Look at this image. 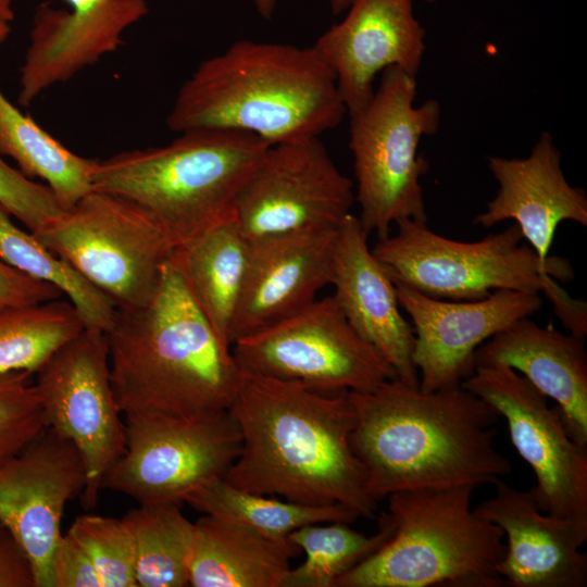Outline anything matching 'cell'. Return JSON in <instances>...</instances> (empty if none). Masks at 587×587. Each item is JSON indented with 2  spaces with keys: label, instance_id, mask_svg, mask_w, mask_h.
I'll return each instance as SVG.
<instances>
[{
  "label": "cell",
  "instance_id": "6da1fadb",
  "mask_svg": "<svg viewBox=\"0 0 587 587\" xmlns=\"http://www.w3.org/2000/svg\"><path fill=\"white\" fill-rule=\"evenodd\" d=\"M228 411L241 446L225 482L309 505L340 504L373 519L377 502L351 445L355 415L348 392L324 394L296 382L240 371Z\"/></svg>",
  "mask_w": 587,
  "mask_h": 587
},
{
  "label": "cell",
  "instance_id": "7a4b0ae2",
  "mask_svg": "<svg viewBox=\"0 0 587 587\" xmlns=\"http://www.w3.org/2000/svg\"><path fill=\"white\" fill-rule=\"evenodd\" d=\"M348 397L352 449L376 502L397 491L492 484L512 471L495 448L499 413L461 385L424 392L392 378Z\"/></svg>",
  "mask_w": 587,
  "mask_h": 587
},
{
  "label": "cell",
  "instance_id": "3957f363",
  "mask_svg": "<svg viewBox=\"0 0 587 587\" xmlns=\"http://www.w3.org/2000/svg\"><path fill=\"white\" fill-rule=\"evenodd\" d=\"M111 384L123 414L228 410L240 379L225 346L170 260L147 303L118 310L105 332Z\"/></svg>",
  "mask_w": 587,
  "mask_h": 587
},
{
  "label": "cell",
  "instance_id": "277c9868",
  "mask_svg": "<svg viewBox=\"0 0 587 587\" xmlns=\"http://www.w3.org/2000/svg\"><path fill=\"white\" fill-rule=\"evenodd\" d=\"M346 115L336 77L313 46L241 39L197 66L166 124L176 133L243 132L273 146L319 137Z\"/></svg>",
  "mask_w": 587,
  "mask_h": 587
},
{
  "label": "cell",
  "instance_id": "5b68a950",
  "mask_svg": "<svg viewBox=\"0 0 587 587\" xmlns=\"http://www.w3.org/2000/svg\"><path fill=\"white\" fill-rule=\"evenodd\" d=\"M162 147L96 160L92 189L146 213L176 248L234 215L237 197L270 145L237 130L178 133Z\"/></svg>",
  "mask_w": 587,
  "mask_h": 587
},
{
  "label": "cell",
  "instance_id": "8992f818",
  "mask_svg": "<svg viewBox=\"0 0 587 587\" xmlns=\"http://www.w3.org/2000/svg\"><path fill=\"white\" fill-rule=\"evenodd\" d=\"M476 487L397 491L387 497L395 529L335 587H503L504 534L472 508Z\"/></svg>",
  "mask_w": 587,
  "mask_h": 587
},
{
  "label": "cell",
  "instance_id": "52a82bcc",
  "mask_svg": "<svg viewBox=\"0 0 587 587\" xmlns=\"http://www.w3.org/2000/svg\"><path fill=\"white\" fill-rule=\"evenodd\" d=\"M395 225L373 254L395 285L433 298L479 300L496 290L542 291L548 298L560 286L554 278L574 277L566 259L541 262L515 223L474 242L442 237L410 218Z\"/></svg>",
  "mask_w": 587,
  "mask_h": 587
},
{
  "label": "cell",
  "instance_id": "ba28073f",
  "mask_svg": "<svg viewBox=\"0 0 587 587\" xmlns=\"http://www.w3.org/2000/svg\"><path fill=\"white\" fill-rule=\"evenodd\" d=\"M415 97V76L388 67L369 103L349 115L358 218L378 239L399 221L427 223L420 178L428 164L417 148L423 136L436 134L441 110L433 99L416 107Z\"/></svg>",
  "mask_w": 587,
  "mask_h": 587
},
{
  "label": "cell",
  "instance_id": "9c48e42d",
  "mask_svg": "<svg viewBox=\"0 0 587 587\" xmlns=\"http://www.w3.org/2000/svg\"><path fill=\"white\" fill-rule=\"evenodd\" d=\"M33 234L118 310L149 301L175 249L146 213L96 189Z\"/></svg>",
  "mask_w": 587,
  "mask_h": 587
},
{
  "label": "cell",
  "instance_id": "30bf717a",
  "mask_svg": "<svg viewBox=\"0 0 587 587\" xmlns=\"http://www.w3.org/2000/svg\"><path fill=\"white\" fill-rule=\"evenodd\" d=\"M125 449L101 489L138 504L182 505L197 488L223 478L241 446L228 410L189 415H125Z\"/></svg>",
  "mask_w": 587,
  "mask_h": 587
},
{
  "label": "cell",
  "instance_id": "8fae6325",
  "mask_svg": "<svg viewBox=\"0 0 587 587\" xmlns=\"http://www.w3.org/2000/svg\"><path fill=\"white\" fill-rule=\"evenodd\" d=\"M232 353L242 372L296 382L324 394L367 392L398 378L384 357L351 327L332 296L237 339Z\"/></svg>",
  "mask_w": 587,
  "mask_h": 587
},
{
  "label": "cell",
  "instance_id": "7c38bea8",
  "mask_svg": "<svg viewBox=\"0 0 587 587\" xmlns=\"http://www.w3.org/2000/svg\"><path fill=\"white\" fill-rule=\"evenodd\" d=\"M36 375L46 425L70 440L84 461L82 503L92 509L103 477L125 449V422L111 384L105 333L85 327Z\"/></svg>",
  "mask_w": 587,
  "mask_h": 587
},
{
  "label": "cell",
  "instance_id": "4fadbf2b",
  "mask_svg": "<svg viewBox=\"0 0 587 587\" xmlns=\"http://www.w3.org/2000/svg\"><path fill=\"white\" fill-rule=\"evenodd\" d=\"M461 386L488 402L535 473L529 490L552 516L587 522V447L569 435L561 413L525 376L507 366H476Z\"/></svg>",
  "mask_w": 587,
  "mask_h": 587
},
{
  "label": "cell",
  "instance_id": "5bb4252c",
  "mask_svg": "<svg viewBox=\"0 0 587 587\" xmlns=\"http://www.w3.org/2000/svg\"><path fill=\"white\" fill-rule=\"evenodd\" d=\"M355 201L354 185L319 137L270 146L241 188L234 215L248 240L337 228Z\"/></svg>",
  "mask_w": 587,
  "mask_h": 587
},
{
  "label": "cell",
  "instance_id": "9a60e30c",
  "mask_svg": "<svg viewBox=\"0 0 587 587\" xmlns=\"http://www.w3.org/2000/svg\"><path fill=\"white\" fill-rule=\"evenodd\" d=\"M76 447L46 428L0 463V524L27 559L35 587H52L51 563L66 504L86 486Z\"/></svg>",
  "mask_w": 587,
  "mask_h": 587
},
{
  "label": "cell",
  "instance_id": "2e32d148",
  "mask_svg": "<svg viewBox=\"0 0 587 587\" xmlns=\"http://www.w3.org/2000/svg\"><path fill=\"white\" fill-rule=\"evenodd\" d=\"M395 286L400 308L412 322V360L424 392L460 386L474 372V354L482 344L542 304L537 292L496 290L479 300L445 301Z\"/></svg>",
  "mask_w": 587,
  "mask_h": 587
},
{
  "label": "cell",
  "instance_id": "e0dca14e",
  "mask_svg": "<svg viewBox=\"0 0 587 587\" xmlns=\"http://www.w3.org/2000/svg\"><path fill=\"white\" fill-rule=\"evenodd\" d=\"M346 11L313 47L333 71L352 115L373 97L378 73L395 66L416 77L426 32L414 15L413 0H352Z\"/></svg>",
  "mask_w": 587,
  "mask_h": 587
},
{
  "label": "cell",
  "instance_id": "ac0fdd59",
  "mask_svg": "<svg viewBox=\"0 0 587 587\" xmlns=\"http://www.w3.org/2000/svg\"><path fill=\"white\" fill-rule=\"evenodd\" d=\"M68 9L40 3L21 67L17 101L30 105L122 43L124 32L149 12L147 0H63Z\"/></svg>",
  "mask_w": 587,
  "mask_h": 587
},
{
  "label": "cell",
  "instance_id": "d6986e66",
  "mask_svg": "<svg viewBox=\"0 0 587 587\" xmlns=\"http://www.w3.org/2000/svg\"><path fill=\"white\" fill-rule=\"evenodd\" d=\"M337 228H310L249 240L230 344L299 312L330 285Z\"/></svg>",
  "mask_w": 587,
  "mask_h": 587
},
{
  "label": "cell",
  "instance_id": "ffe728a7",
  "mask_svg": "<svg viewBox=\"0 0 587 587\" xmlns=\"http://www.w3.org/2000/svg\"><path fill=\"white\" fill-rule=\"evenodd\" d=\"M495 494L474 508L499 526L505 552L498 573L512 587H585L587 522L552 516L536 504L530 490H519L502 478Z\"/></svg>",
  "mask_w": 587,
  "mask_h": 587
},
{
  "label": "cell",
  "instance_id": "44dd1931",
  "mask_svg": "<svg viewBox=\"0 0 587 587\" xmlns=\"http://www.w3.org/2000/svg\"><path fill=\"white\" fill-rule=\"evenodd\" d=\"M359 218L348 214L337 228L332 296L357 334L390 364L397 377L419 387L412 355L415 336L403 317L396 286L373 254Z\"/></svg>",
  "mask_w": 587,
  "mask_h": 587
},
{
  "label": "cell",
  "instance_id": "7402d4cb",
  "mask_svg": "<svg viewBox=\"0 0 587 587\" xmlns=\"http://www.w3.org/2000/svg\"><path fill=\"white\" fill-rule=\"evenodd\" d=\"M488 167L499 189L473 223L490 228L512 220L544 263L561 222L587 226V197L572 186L561 167V153L549 133H542L526 158L489 157Z\"/></svg>",
  "mask_w": 587,
  "mask_h": 587
},
{
  "label": "cell",
  "instance_id": "603a6c76",
  "mask_svg": "<svg viewBox=\"0 0 587 587\" xmlns=\"http://www.w3.org/2000/svg\"><path fill=\"white\" fill-rule=\"evenodd\" d=\"M476 366H507L557 403L572 439L587 447V353L585 337L521 319L482 344Z\"/></svg>",
  "mask_w": 587,
  "mask_h": 587
},
{
  "label": "cell",
  "instance_id": "cb8c5ba5",
  "mask_svg": "<svg viewBox=\"0 0 587 587\" xmlns=\"http://www.w3.org/2000/svg\"><path fill=\"white\" fill-rule=\"evenodd\" d=\"M300 550L246 526L204 514L195 523L189 562L192 587H284Z\"/></svg>",
  "mask_w": 587,
  "mask_h": 587
},
{
  "label": "cell",
  "instance_id": "d4e9b609",
  "mask_svg": "<svg viewBox=\"0 0 587 587\" xmlns=\"http://www.w3.org/2000/svg\"><path fill=\"white\" fill-rule=\"evenodd\" d=\"M248 251L249 240L233 215L177 246L171 258L195 303L228 347Z\"/></svg>",
  "mask_w": 587,
  "mask_h": 587
},
{
  "label": "cell",
  "instance_id": "484cf974",
  "mask_svg": "<svg viewBox=\"0 0 587 587\" xmlns=\"http://www.w3.org/2000/svg\"><path fill=\"white\" fill-rule=\"evenodd\" d=\"M0 153L26 177L40 178L63 210L92 190L96 160L80 157L24 114L0 89Z\"/></svg>",
  "mask_w": 587,
  "mask_h": 587
},
{
  "label": "cell",
  "instance_id": "4316f807",
  "mask_svg": "<svg viewBox=\"0 0 587 587\" xmlns=\"http://www.w3.org/2000/svg\"><path fill=\"white\" fill-rule=\"evenodd\" d=\"M185 503L203 514L237 523L275 540H286L290 533L305 525L349 524L359 517L340 504L309 505L279 500L236 488L224 478L197 488Z\"/></svg>",
  "mask_w": 587,
  "mask_h": 587
},
{
  "label": "cell",
  "instance_id": "83f0119b",
  "mask_svg": "<svg viewBox=\"0 0 587 587\" xmlns=\"http://www.w3.org/2000/svg\"><path fill=\"white\" fill-rule=\"evenodd\" d=\"M123 519L135 541L137 587L189 586L195 523L180 505L138 504Z\"/></svg>",
  "mask_w": 587,
  "mask_h": 587
},
{
  "label": "cell",
  "instance_id": "f1b7e54d",
  "mask_svg": "<svg viewBox=\"0 0 587 587\" xmlns=\"http://www.w3.org/2000/svg\"><path fill=\"white\" fill-rule=\"evenodd\" d=\"M84 328L71 301L54 299L0 310V376L37 373Z\"/></svg>",
  "mask_w": 587,
  "mask_h": 587
},
{
  "label": "cell",
  "instance_id": "f546056e",
  "mask_svg": "<svg viewBox=\"0 0 587 587\" xmlns=\"http://www.w3.org/2000/svg\"><path fill=\"white\" fill-rule=\"evenodd\" d=\"M11 216L0 204V257L22 273L58 287L76 308L86 328L105 333L116 313L114 303L32 232L14 224Z\"/></svg>",
  "mask_w": 587,
  "mask_h": 587
},
{
  "label": "cell",
  "instance_id": "4dcf8cb0",
  "mask_svg": "<svg viewBox=\"0 0 587 587\" xmlns=\"http://www.w3.org/2000/svg\"><path fill=\"white\" fill-rule=\"evenodd\" d=\"M395 524L387 512L378 529L366 536L348 523L311 524L289 534V541L303 551L305 559L287 574L284 587H335L336 580L375 552L392 535Z\"/></svg>",
  "mask_w": 587,
  "mask_h": 587
},
{
  "label": "cell",
  "instance_id": "1f68e13d",
  "mask_svg": "<svg viewBox=\"0 0 587 587\" xmlns=\"http://www.w3.org/2000/svg\"><path fill=\"white\" fill-rule=\"evenodd\" d=\"M67 533L87 552L104 587H137L135 541L123 517L83 514Z\"/></svg>",
  "mask_w": 587,
  "mask_h": 587
},
{
  "label": "cell",
  "instance_id": "d6a6232c",
  "mask_svg": "<svg viewBox=\"0 0 587 587\" xmlns=\"http://www.w3.org/2000/svg\"><path fill=\"white\" fill-rule=\"evenodd\" d=\"M30 376L27 372L0 376V463L21 451L47 426Z\"/></svg>",
  "mask_w": 587,
  "mask_h": 587
},
{
  "label": "cell",
  "instance_id": "836d02e7",
  "mask_svg": "<svg viewBox=\"0 0 587 587\" xmlns=\"http://www.w3.org/2000/svg\"><path fill=\"white\" fill-rule=\"evenodd\" d=\"M0 204L32 233L41 230L63 211L47 185L26 177L1 153Z\"/></svg>",
  "mask_w": 587,
  "mask_h": 587
},
{
  "label": "cell",
  "instance_id": "e575fe53",
  "mask_svg": "<svg viewBox=\"0 0 587 587\" xmlns=\"http://www.w3.org/2000/svg\"><path fill=\"white\" fill-rule=\"evenodd\" d=\"M51 575L52 587H104L91 559L67 532L53 552Z\"/></svg>",
  "mask_w": 587,
  "mask_h": 587
},
{
  "label": "cell",
  "instance_id": "d590c367",
  "mask_svg": "<svg viewBox=\"0 0 587 587\" xmlns=\"http://www.w3.org/2000/svg\"><path fill=\"white\" fill-rule=\"evenodd\" d=\"M61 294L58 287L22 273L0 257V310L54 300Z\"/></svg>",
  "mask_w": 587,
  "mask_h": 587
},
{
  "label": "cell",
  "instance_id": "8d00e7d4",
  "mask_svg": "<svg viewBox=\"0 0 587 587\" xmlns=\"http://www.w3.org/2000/svg\"><path fill=\"white\" fill-rule=\"evenodd\" d=\"M0 587H35L27 559L3 528L0 529Z\"/></svg>",
  "mask_w": 587,
  "mask_h": 587
},
{
  "label": "cell",
  "instance_id": "74e56055",
  "mask_svg": "<svg viewBox=\"0 0 587 587\" xmlns=\"http://www.w3.org/2000/svg\"><path fill=\"white\" fill-rule=\"evenodd\" d=\"M257 12L265 20H271L274 15L277 0H251Z\"/></svg>",
  "mask_w": 587,
  "mask_h": 587
},
{
  "label": "cell",
  "instance_id": "f35d334b",
  "mask_svg": "<svg viewBox=\"0 0 587 587\" xmlns=\"http://www.w3.org/2000/svg\"><path fill=\"white\" fill-rule=\"evenodd\" d=\"M425 1L428 3H432L435 0H425ZM351 2L352 0H330V8H332L333 14L338 15L345 12Z\"/></svg>",
  "mask_w": 587,
  "mask_h": 587
},
{
  "label": "cell",
  "instance_id": "ab89813d",
  "mask_svg": "<svg viewBox=\"0 0 587 587\" xmlns=\"http://www.w3.org/2000/svg\"><path fill=\"white\" fill-rule=\"evenodd\" d=\"M0 15L10 23L13 21L14 11L12 0H0Z\"/></svg>",
  "mask_w": 587,
  "mask_h": 587
},
{
  "label": "cell",
  "instance_id": "60d3db41",
  "mask_svg": "<svg viewBox=\"0 0 587 587\" xmlns=\"http://www.w3.org/2000/svg\"><path fill=\"white\" fill-rule=\"evenodd\" d=\"M11 32L10 22L0 15V45L5 41Z\"/></svg>",
  "mask_w": 587,
  "mask_h": 587
},
{
  "label": "cell",
  "instance_id": "b9f144b4",
  "mask_svg": "<svg viewBox=\"0 0 587 587\" xmlns=\"http://www.w3.org/2000/svg\"><path fill=\"white\" fill-rule=\"evenodd\" d=\"M2 528L1 524H0V529Z\"/></svg>",
  "mask_w": 587,
  "mask_h": 587
}]
</instances>
